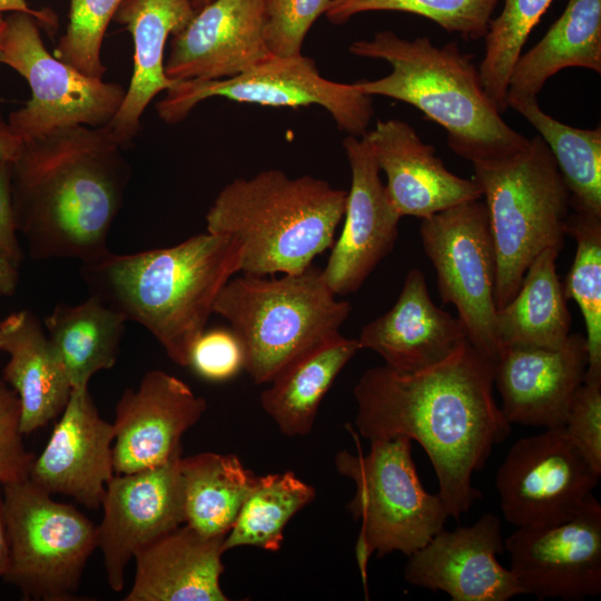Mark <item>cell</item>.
<instances>
[{
  "mask_svg": "<svg viewBox=\"0 0 601 601\" xmlns=\"http://www.w3.org/2000/svg\"><path fill=\"white\" fill-rule=\"evenodd\" d=\"M504 549L524 594L564 601L601 594V504L593 494L566 522L516 528Z\"/></svg>",
  "mask_w": 601,
  "mask_h": 601,
  "instance_id": "obj_14",
  "label": "cell"
},
{
  "mask_svg": "<svg viewBox=\"0 0 601 601\" xmlns=\"http://www.w3.org/2000/svg\"><path fill=\"white\" fill-rule=\"evenodd\" d=\"M4 24H6V21H4V19L0 16V45H1V38H2V35H3V30H4Z\"/></svg>",
  "mask_w": 601,
  "mask_h": 601,
  "instance_id": "obj_48",
  "label": "cell"
},
{
  "mask_svg": "<svg viewBox=\"0 0 601 601\" xmlns=\"http://www.w3.org/2000/svg\"><path fill=\"white\" fill-rule=\"evenodd\" d=\"M343 148L351 168L344 226L322 269L335 295L356 293L393 250L401 216L392 206L365 136H347Z\"/></svg>",
  "mask_w": 601,
  "mask_h": 601,
  "instance_id": "obj_16",
  "label": "cell"
},
{
  "mask_svg": "<svg viewBox=\"0 0 601 601\" xmlns=\"http://www.w3.org/2000/svg\"><path fill=\"white\" fill-rule=\"evenodd\" d=\"M2 12L27 13L33 17L38 26L50 35H53L58 27V17L51 9H32L26 0H0V16Z\"/></svg>",
  "mask_w": 601,
  "mask_h": 601,
  "instance_id": "obj_43",
  "label": "cell"
},
{
  "mask_svg": "<svg viewBox=\"0 0 601 601\" xmlns=\"http://www.w3.org/2000/svg\"><path fill=\"white\" fill-rule=\"evenodd\" d=\"M493 390L494 363L465 342L414 373L386 365L366 370L353 390L355 425L370 441L404 436L417 442L436 474L437 494L459 520L482 496L472 484L474 472L511 433Z\"/></svg>",
  "mask_w": 601,
  "mask_h": 601,
  "instance_id": "obj_1",
  "label": "cell"
},
{
  "mask_svg": "<svg viewBox=\"0 0 601 601\" xmlns=\"http://www.w3.org/2000/svg\"><path fill=\"white\" fill-rule=\"evenodd\" d=\"M0 351L9 355L2 380L20 402V430L30 434L61 414L72 386L39 318L29 309L0 321Z\"/></svg>",
  "mask_w": 601,
  "mask_h": 601,
  "instance_id": "obj_26",
  "label": "cell"
},
{
  "mask_svg": "<svg viewBox=\"0 0 601 601\" xmlns=\"http://www.w3.org/2000/svg\"><path fill=\"white\" fill-rule=\"evenodd\" d=\"M195 13L191 0H122L118 7L114 20L132 36L134 70L124 101L107 128L124 148L138 134L150 101L176 83L165 73L166 42Z\"/></svg>",
  "mask_w": 601,
  "mask_h": 601,
  "instance_id": "obj_25",
  "label": "cell"
},
{
  "mask_svg": "<svg viewBox=\"0 0 601 601\" xmlns=\"http://www.w3.org/2000/svg\"><path fill=\"white\" fill-rule=\"evenodd\" d=\"M600 475L560 426L518 440L497 469L495 487L508 522L553 526L579 512Z\"/></svg>",
  "mask_w": 601,
  "mask_h": 601,
  "instance_id": "obj_13",
  "label": "cell"
},
{
  "mask_svg": "<svg viewBox=\"0 0 601 601\" xmlns=\"http://www.w3.org/2000/svg\"><path fill=\"white\" fill-rule=\"evenodd\" d=\"M348 51L392 67L383 78L354 82L362 92L414 106L446 130L451 150L472 165L508 159L528 145L529 138L503 120L473 56L457 42L437 47L426 36L408 40L383 30L354 41Z\"/></svg>",
  "mask_w": 601,
  "mask_h": 601,
  "instance_id": "obj_4",
  "label": "cell"
},
{
  "mask_svg": "<svg viewBox=\"0 0 601 601\" xmlns=\"http://www.w3.org/2000/svg\"><path fill=\"white\" fill-rule=\"evenodd\" d=\"M22 437L18 395L0 380V485L28 479L36 455Z\"/></svg>",
  "mask_w": 601,
  "mask_h": 601,
  "instance_id": "obj_41",
  "label": "cell"
},
{
  "mask_svg": "<svg viewBox=\"0 0 601 601\" xmlns=\"http://www.w3.org/2000/svg\"><path fill=\"white\" fill-rule=\"evenodd\" d=\"M126 317L96 295L76 304H58L45 318L48 338L72 388L87 387L117 361Z\"/></svg>",
  "mask_w": 601,
  "mask_h": 601,
  "instance_id": "obj_29",
  "label": "cell"
},
{
  "mask_svg": "<svg viewBox=\"0 0 601 601\" xmlns=\"http://www.w3.org/2000/svg\"><path fill=\"white\" fill-rule=\"evenodd\" d=\"M496 255L495 305L516 294L531 263L546 248L562 250L570 194L555 159L536 135L516 155L473 164Z\"/></svg>",
  "mask_w": 601,
  "mask_h": 601,
  "instance_id": "obj_7",
  "label": "cell"
},
{
  "mask_svg": "<svg viewBox=\"0 0 601 601\" xmlns=\"http://www.w3.org/2000/svg\"><path fill=\"white\" fill-rule=\"evenodd\" d=\"M122 149L107 126L63 127L23 141L11 162V198L31 258L88 264L109 253L130 178Z\"/></svg>",
  "mask_w": 601,
  "mask_h": 601,
  "instance_id": "obj_2",
  "label": "cell"
},
{
  "mask_svg": "<svg viewBox=\"0 0 601 601\" xmlns=\"http://www.w3.org/2000/svg\"><path fill=\"white\" fill-rule=\"evenodd\" d=\"M561 250L544 249L526 269L514 297L496 311L501 345L556 348L570 335L571 314L555 260Z\"/></svg>",
  "mask_w": 601,
  "mask_h": 601,
  "instance_id": "obj_30",
  "label": "cell"
},
{
  "mask_svg": "<svg viewBox=\"0 0 601 601\" xmlns=\"http://www.w3.org/2000/svg\"><path fill=\"white\" fill-rule=\"evenodd\" d=\"M0 252L21 265L23 252L18 240L11 198V162L0 164Z\"/></svg>",
  "mask_w": 601,
  "mask_h": 601,
  "instance_id": "obj_42",
  "label": "cell"
},
{
  "mask_svg": "<svg viewBox=\"0 0 601 601\" xmlns=\"http://www.w3.org/2000/svg\"><path fill=\"white\" fill-rule=\"evenodd\" d=\"M1 487L9 536L2 579L26 599L75 600L86 563L98 548L97 525L29 479Z\"/></svg>",
  "mask_w": 601,
  "mask_h": 601,
  "instance_id": "obj_9",
  "label": "cell"
},
{
  "mask_svg": "<svg viewBox=\"0 0 601 601\" xmlns=\"http://www.w3.org/2000/svg\"><path fill=\"white\" fill-rule=\"evenodd\" d=\"M380 170L386 175L387 197L401 217L428 218L459 204L482 198L473 179L450 171L432 145L400 119L378 120L365 135Z\"/></svg>",
  "mask_w": 601,
  "mask_h": 601,
  "instance_id": "obj_22",
  "label": "cell"
},
{
  "mask_svg": "<svg viewBox=\"0 0 601 601\" xmlns=\"http://www.w3.org/2000/svg\"><path fill=\"white\" fill-rule=\"evenodd\" d=\"M329 0H264V36L272 55H302L313 23L327 10Z\"/></svg>",
  "mask_w": 601,
  "mask_h": 601,
  "instance_id": "obj_38",
  "label": "cell"
},
{
  "mask_svg": "<svg viewBox=\"0 0 601 601\" xmlns=\"http://www.w3.org/2000/svg\"><path fill=\"white\" fill-rule=\"evenodd\" d=\"M420 235L442 302L455 306L469 343L495 364L501 352L496 255L484 200H469L422 219Z\"/></svg>",
  "mask_w": 601,
  "mask_h": 601,
  "instance_id": "obj_12",
  "label": "cell"
},
{
  "mask_svg": "<svg viewBox=\"0 0 601 601\" xmlns=\"http://www.w3.org/2000/svg\"><path fill=\"white\" fill-rule=\"evenodd\" d=\"M322 268L280 277L243 274L220 290L214 313L225 318L244 351L254 383H269L295 359L341 334L352 306L338 300Z\"/></svg>",
  "mask_w": 601,
  "mask_h": 601,
  "instance_id": "obj_6",
  "label": "cell"
},
{
  "mask_svg": "<svg viewBox=\"0 0 601 601\" xmlns=\"http://www.w3.org/2000/svg\"><path fill=\"white\" fill-rule=\"evenodd\" d=\"M211 1L213 0H191V4L195 11H198L199 9H201L204 6L208 4Z\"/></svg>",
  "mask_w": 601,
  "mask_h": 601,
  "instance_id": "obj_47",
  "label": "cell"
},
{
  "mask_svg": "<svg viewBox=\"0 0 601 601\" xmlns=\"http://www.w3.org/2000/svg\"><path fill=\"white\" fill-rule=\"evenodd\" d=\"M1 486V485H0ZM9 562V536L4 516L2 492L0 491V579L3 578Z\"/></svg>",
  "mask_w": 601,
  "mask_h": 601,
  "instance_id": "obj_46",
  "label": "cell"
},
{
  "mask_svg": "<svg viewBox=\"0 0 601 601\" xmlns=\"http://www.w3.org/2000/svg\"><path fill=\"white\" fill-rule=\"evenodd\" d=\"M185 524L206 536H226L257 475L233 454L198 453L179 462Z\"/></svg>",
  "mask_w": 601,
  "mask_h": 601,
  "instance_id": "obj_31",
  "label": "cell"
},
{
  "mask_svg": "<svg viewBox=\"0 0 601 601\" xmlns=\"http://www.w3.org/2000/svg\"><path fill=\"white\" fill-rule=\"evenodd\" d=\"M213 97L272 107L321 106L339 130L355 137L367 134L374 116L371 96L354 83L324 78L315 61L303 53L272 55L231 78L178 81L166 90L156 109L162 121L178 124L196 105Z\"/></svg>",
  "mask_w": 601,
  "mask_h": 601,
  "instance_id": "obj_11",
  "label": "cell"
},
{
  "mask_svg": "<svg viewBox=\"0 0 601 601\" xmlns=\"http://www.w3.org/2000/svg\"><path fill=\"white\" fill-rule=\"evenodd\" d=\"M503 552L501 522L485 513L471 525L436 533L408 555L404 578L415 587L443 591L453 601H508L524 593L499 562Z\"/></svg>",
  "mask_w": 601,
  "mask_h": 601,
  "instance_id": "obj_17",
  "label": "cell"
},
{
  "mask_svg": "<svg viewBox=\"0 0 601 601\" xmlns=\"http://www.w3.org/2000/svg\"><path fill=\"white\" fill-rule=\"evenodd\" d=\"M122 0H70L68 24L55 57L86 76L102 78L101 46L107 27Z\"/></svg>",
  "mask_w": 601,
  "mask_h": 601,
  "instance_id": "obj_37",
  "label": "cell"
},
{
  "mask_svg": "<svg viewBox=\"0 0 601 601\" xmlns=\"http://www.w3.org/2000/svg\"><path fill=\"white\" fill-rule=\"evenodd\" d=\"M334 464L355 484L347 509L361 522L355 555L366 589L373 553L411 555L444 529L450 514L440 495L423 487L407 437L372 440L365 455L341 451Z\"/></svg>",
  "mask_w": 601,
  "mask_h": 601,
  "instance_id": "obj_8",
  "label": "cell"
},
{
  "mask_svg": "<svg viewBox=\"0 0 601 601\" xmlns=\"http://www.w3.org/2000/svg\"><path fill=\"white\" fill-rule=\"evenodd\" d=\"M357 341L398 373L430 367L469 342L459 317L434 304L417 268L407 273L392 308L366 324Z\"/></svg>",
  "mask_w": 601,
  "mask_h": 601,
  "instance_id": "obj_23",
  "label": "cell"
},
{
  "mask_svg": "<svg viewBox=\"0 0 601 601\" xmlns=\"http://www.w3.org/2000/svg\"><path fill=\"white\" fill-rule=\"evenodd\" d=\"M501 0H329L325 17L344 24L370 11H400L422 16L466 41L484 38Z\"/></svg>",
  "mask_w": 601,
  "mask_h": 601,
  "instance_id": "obj_36",
  "label": "cell"
},
{
  "mask_svg": "<svg viewBox=\"0 0 601 601\" xmlns=\"http://www.w3.org/2000/svg\"><path fill=\"white\" fill-rule=\"evenodd\" d=\"M553 0H503L484 36L485 52L479 67L481 82L501 114L513 67L533 30Z\"/></svg>",
  "mask_w": 601,
  "mask_h": 601,
  "instance_id": "obj_35",
  "label": "cell"
},
{
  "mask_svg": "<svg viewBox=\"0 0 601 601\" xmlns=\"http://www.w3.org/2000/svg\"><path fill=\"white\" fill-rule=\"evenodd\" d=\"M4 21L0 62L20 73L31 89L30 100L8 118L22 141L63 127H104L112 120L126 95L121 85L86 76L51 56L33 17L11 12Z\"/></svg>",
  "mask_w": 601,
  "mask_h": 601,
  "instance_id": "obj_10",
  "label": "cell"
},
{
  "mask_svg": "<svg viewBox=\"0 0 601 601\" xmlns=\"http://www.w3.org/2000/svg\"><path fill=\"white\" fill-rule=\"evenodd\" d=\"M315 496V489L293 471L257 476L224 539L223 551L248 545L277 552L288 521Z\"/></svg>",
  "mask_w": 601,
  "mask_h": 601,
  "instance_id": "obj_33",
  "label": "cell"
},
{
  "mask_svg": "<svg viewBox=\"0 0 601 601\" xmlns=\"http://www.w3.org/2000/svg\"><path fill=\"white\" fill-rule=\"evenodd\" d=\"M539 132L552 152L573 211L601 217V128L568 126L544 112L538 98L508 101Z\"/></svg>",
  "mask_w": 601,
  "mask_h": 601,
  "instance_id": "obj_32",
  "label": "cell"
},
{
  "mask_svg": "<svg viewBox=\"0 0 601 601\" xmlns=\"http://www.w3.org/2000/svg\"><path fill=\"white\" fill-rule=\"evenodd\" d=\"M346 197L327 180L267 169L227 184L206 214V229L240 243L243 274H297L333 246Z\"/></svg>",
  "mask_w": 601,
  "mask_h": 601,
  "instance_id": "obj_5",
  "label": "cell"
},
{
  "mask_svg": "<svg viewBox=\"0 0 601 601\" xmlns=\"http://www.w3.org/2000/svg\"><path fill=\"white\" fill-rule=\"evenodd\" d=\"M23 141L12 131L0 112V164L12 162L19 155Z\"/></svg>",
  "mask_w": 601,
  "mask_h": 601,
  "instance_id": "obj_44",
  "label": "cell"
},
{
  "mask_svg": "<svg viewBox=\"0 0 601 601\" xmlns=\"http://www.w3.org/2000/svg\"><path fill=\"white\" fill-rule=\"evenodd\" d=\"M170 460L141 471L114 474L101 501L104 515L98 530L107 582L119 592L125 570L136 553L160 536L185 524L179 462Z\"/></svg>",
  "mask_w": 601,
  "mask_h": 601,
  "instance_id": "obj_15",
  "label": "cell"
},
{
  "mask_svg": "<svg viewBox=\"0 0 601 601\" xmlns=\"http://www.w3.org/2000/svg\"><path fill=\"white\" fill-rule=\"evenodd\" d=\"M19 267L0 252V298L14 294L19 282Z\"/></svg>",
  "mask_w": 601,
  "mask_h": 601,
  "instance_id": "obj_45",
  "label": "cell"
},
{
  "mask_svg": "<svg viewBox=\"0 0 601 601\" xmlns=\"http://www.w3.org/2000/svg\"><path fill=\"white\" fill-rule=\"evenodd\" d=\"M566 235L575 240V255L563 290L581 309L585 324L588 366L584 382L601 383V217L573 211Z\"/></svg>",
  "mask_w": 601,
  "mask_h": 601,
  "instance_id": "obj_34",
  "label": "cell"
},
{
  "mask_svg": "<svg viewBox=\"0 0 601 601\" xmlns=\"http://www.w3.org/2000/svg\"><path fill=\"white\" fill-rule=\"evenodd\" d=\"M361 349L338 334L282 370L260 395L264 412L286 436H306L318 407L345 365Z\"/></svg>",
  "mask_w": 601,
  "mask_h": 601,
  "instance_id": "obj_28",
  "label": "cell"
},
{
  "mask_svg": "<svg viewBox=\"0 0 601 601\" xmlns=\"http://www.w3.org/2000/svg\"><path fill=\"white\" fill-rule=\"evenodd\" d=\"M225 536H206L187 524L139 550L125 601H227L220 577Z\"/></svg>",
  "mask_w": 601,
  "mask_h": 601,
  "instance_id": "obj_24",
  "label": "cell"
},
{
  "mask_svg": "<svg viewBox=\"0 0 601 601\" xmlns=\"http://www.w3.org/2000/svg\"><path fill=\"white\" fill-rule=\"evenodd\" d=\"M244 351L236 334L229 328L204 331L189 353L188 367L210 382H225L244 368Z\"/></svg>",
  "mask_w": 601,
  "mask_h": 601,
  "instance_id": "obj_39",
  "label": "cell"
},
{
  "mask_svg": "<svg viewBox=\"0 0 601 601\" xmlns=\"http://www.w3.org/2000/svg\"><path fill=\"white\" fill-rule=\"evenodd\" d=\"M563 427L601 474V383L583 382L573 396Z\"/></svg>",
  "mask_w": 601,
  "mask_h": 601,
  "instance_id": "obj_40",
  "label": "cell"
},
{
  "mask_svg": "<svg viewBox=\"0 0 601 601\" xmlns=\"http://www.w3.org/2000/svg\"><path fill=\"white\" fill-rule=\"evenodd\" d=\"M114 424L104 420L87 387L72 388L52 434L28 479L52 494L97 510L114 476Z\"/></svg>",
  "mask_w": 601,
  "mask_h": 601,
  "instance_id": "obj_21",
  "label": "cell"
},
{
  "mask_svg": "<svg viewBox=\"0 0 601 601\" xmlns=\"http://www.w3.org/2000/svg\"><path fill=\"white\" fill-rule=\"evenodd\" d=\"M587 366L585 336L578 333L556 348L503 346L494 364L503 415L510 424L563 426Z\"/></svg>",
  "mask_w": 601,
  "mask_h": 601,
  "instance_id": "obj_19",
  "label": "cell"
},
{
  "mask_svg": "<svg viewBox=\"0 0 601 601\" xmlns=\"http://www.w3.org/2000/svg\"><path fill=\"white\" fill-rule=\"evenodd\" d=\"M242 245L206 231L165 248L108 253L82 264L91 290L127 321L145 327L168 357L188 367L193 344L206 329L225 284L240 272Z\"/></svg>",
  "mask_w": 601,
  "mask_h": 601,
  "instance_id": "obj_3",
  "label": "cell"
},
{
  "mask_svg": "<svg viewBox=\"0 0 601 601\" xmlns=\"http://www.w3.org/2000/svg\"><path fill=\"white\" fill-rule=\"evenodd\" d=\"M270 56L264 0H213L170 37L165 73L175 82L226 79Z\"/></svg>",
  "mask_w": 601,
  "mask_h": 601,
  "instance_id": "obj_20",
  "label": "cell"
},
{
  "mask_svg": "<svg viewBox=\"0 0 601 601\" xmlns=\"http://www.w3.org/2000/svg\"><path fill=\"white\" fill-rule=\"evenodd\" d=\"M565 68L601 73V0H568L544 37L516 60L506 105L514 99L538 98L548 79Z\"/></svg>",
  "mask_w": 601,
  "mask_h": 601,
  "instance_id": "obj_27",
  "label": "cell"
},
{
  "mask_svg": "<svg viewBox=\"0 0 601 601\" xmlns=\"http://www.w3.org/2000/svg\"><path fill=\"white\" fill-rule=\"evenodd\" d=\"M205 411L206 401L184 381L160 370L147 372L116 405L115 474L158 466L181 452V436Z\"/></svg>",
  "mask_w": 601,
  "mask_h": 601,
  "instance_id": "obj_18",
  "label": "cell"
}]
</instances>
